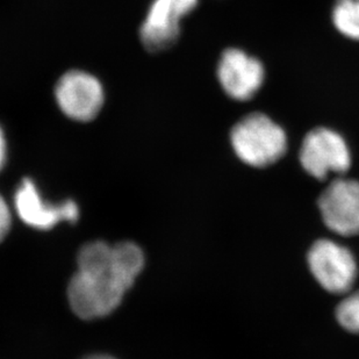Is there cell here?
<instances>
[{
  "label": "cell",
  "mask_w": 359,
  "mask_h": 359,
  "mask_svg": "<svg viewBox=\"0 0 359 359\" xmlns=\"http://www.w3.org/2000/svg\"><path fill=\"white\" fill-rule=\"evenodd\" d=\"M77 265L69 283V304L81 319H98L119 307L143 270L144 255L132 242L95 241L79 250Z\"/></svg>",
  "instance_id": "6da1fadb"
},
{
  "label": "cell",
  "mask_w": 359,
  "mask_h": 359,
  "mask_svg": "<svg viewBox=\"0 0 359 359\" xmlns=\"http://www.w3.org/2000/svg\"><path fill=\"white\" fill-rule=\"evenodd\" d=\"M300 163L311 176L323 180L332 173H346L351 166V155L339 133L320 127L305 136L300 149Z\"/></svg>",
  "instance_id": "3957f363"
},
{
  "label": "cell",
  "mask_w": 359,
  "mask_h": 359,
  "mask_svg": "<svg viewBox=\"0 0 359 359\" xmlns=\"http://www.w3.org/2000/svg\"><path fill=\"white\" fill-rule=\"evenodd\" d=\"M332 22L341 34L359 41V0H337L332 10Z\"/></svg>",
  "instance_id": "30bf717a"
},
{
  "label": "cell",
  "mask_w": 359,
  "mask_h": 359,
  "mask_svg": "<svg viewBox=\"0 0 359 359\" xmlns=\"http://www.w3.org/2000/svg\"><path fill=\"white\" fill-rule=\"evenodd\" d=\"M7 157V144L6 139H5V134H4L3 129L0 127V171L3 170L6 163Z\"/></svg>",
  "instance_id": "4fadbf2b"
},
{
  "label": "cell",
  "mask_w": 359,
  "mask_h": 359,
  "mask_svg": "<svg viewBox=\"0 0 359 359\" xmlns=\"http://www.w3.org/2000/svg\"><path fill=\"white\" fill-rule=\"evenodd\" d=\"M14 205L21 220L40 231L51 229L62 221L76 222L79 217V208L75 201L68 200L60 205L46 203L29 178L22 180L15 192Z\"/></svg>",
  "instance_id": "9c48e42d"
},
{
  "label": "cell",
  "mask_w": 359,
  "mask_h": 359,
  "mask_svg": "<svg viewBox=\"0 0 359 359\" xmlns=\"http://www.w3.org/2000/svg\"><path fill=\"white\" fill-rule=\"evenodd\" d=\"M85 359H116L113 357L107 356V355H93V356L86 357Z\"/></svg>",
  "instance_id": "5bb4252c"
},
{
  "label": "cell",
  "mask_w": 359,
  "mask_h": 359,
  "mask_svg": "<svg viewBox=\"0 0 359 359\" xmlns=\"http://www.w3.org/2000/svg\"><path fill=\"white\" fill-rule=\"evenodd\" d=\"M336 318L346 330L359 334V291L353 292L339 304Z\"/></svg>",
  "instance_id": "8fae6325"
},
{
  "label": "cell",
  "mask_w": 359,
  "mask_h": 359,
  "mask_svg": "<svg viewBox=\"0 0 359 359\" xmlns=\"http://www.w3.org/2000/svg\"><path fill=\"white\" fill-rule=\"evenodd\" d=\"M58 106L72 120L91 121L104 105V88L95 76L72 70L62 76L55 88Z\"/></svg>",
  "instance_id": "5b68a950"
},
{
  "label": "cell",
  "mask_w": 359,
  "mask_h": 359,
  "mask_svg": "<svg viewBox=\"0 0 359 359\" xmlns=\"http://www.w3.org/2000/svg\"><path fill=\"white\" fill-rule=\"evenodd\" d=\"M11 222H12V217H11L10 208L7 206L6 201L0 196V242L8 234Z\"/></svg>",
  "instance_id": "7c38bea8"
},
{
  "label": "cell",
  "mask_w": 359,
  "mask_h": 359,
  "mask_svg": "<svg viewBox=\"0 0 359 359\" xmlns=\"http://www.w3.org/2000/svg\"><path fill=\"white\" fill-rule=\"evenodd\" d=\"M264 76L261 61L235 48L224 51L217 65V79L224 91L238 102L252 98L262 88Z\"/></svg>",
  "instance_id": "ba28073f"
},
{
  "label": "cell",
  "mask_w": 359,
  "mask_h": 359,
  "mask_svg": "<svg viewBox=\"0 0 359 359\" xmlns=\"http://www.w3.org/2000/svg\"><path fill=\"white\" fill-rule=\"evenodd\" d=\"M197 5L198 0H154L140 28L147 50L158 53L172 47L180 38V20Z\"/></svg>",
  "instance_id": "8992f818"
},
{
  "label": "cell",
  "mask_w": 359,
  "mask_h": 359,
  "mask_svg": "<svg viewBox=\"0 0 359 359\" xmlns=\"http://www.w3.org/2000/svg\"><path fill=\"white\" fill-rule=\"evenodd\" d=\"M309 264L314 278L332 294L348 293L356 280L353 254L332 241H316L309 252Z\"/></svg>",
  "instance_id": "277c9868"
},
{
  "label": "cell",
  "mask_w": 359,
  "mask_h": 359,
  "mask_svg": "<svg viewBox=\"0 0 359 359\" xmlns=\"http://www.w3.org/2000/svg\"><path fill=\"white\" fill-rule=\"evenodd\" d=\"M231 141L238 158L255 168L272 165L287 149L284 129L262 113L241 119L231 129Z\"/></svg>",
  "instance_id": "7a4b0ae2"
},
{
  "label": "cell",
  "mask_w": 359,
  "mask_h": 359,
  "mask_svg": "<svg viewBox=\"0 0 359 359\" xmlns=\"http://www.w3.org/2000/svg\"><path fill=\"white\" fill-rule=\"evenodd\" d=\"M325 226L341 236L359 235V182L336 180L319 199Z\"/></svg>",
  "instance_id": "52a82bcc"
}]
</instances>
